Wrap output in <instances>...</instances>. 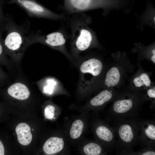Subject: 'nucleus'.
<instances>
[{"mask_svg":"<svg viewBox=\"0 0 155 155\" xmlns=\"http://www.w3.org/2000/svg\"><path fill=\"white\" fill-rule=\"evenodd\" d=\"M113 120L117 154L131 155L134 146L138 144L141 120L135 117Z\"/></svg>","mask_w":155,"mask_h":155,"instance_id":"obj_1","label":"nucleus"},{"mask_svg":"<svg viewBox=\"0 0 155 155\" xmlns=\"http://www.w3.org/2000/svg\"><path fill=\"white\" fill-rule=\"evenodd\" d=\"M143 95L141 92L130 90L119 92L109 108L110 117L114 120L136 117L144 101Z\"/></svg>","mask_w":155,"mask_h":155,"instance_id":"obj_2","label":"nucleus"},{"mask_svg":"<svg viewBox=\"0 0 155 155\" xmlns=\"http://www.w3.org/2000/svg\"><path fill=\"white\" fill-rule=\"evenodd\" d=\"M7 34L3 42L7 55L15 61H19L26 48L29 45L28 36L13 22L9 23Z\"/></svg>","mask_w":155,"mask_h":155,"instance_id":"obj_3","label":"nucleus"},{"mask_svg":"<svg viewBox=\"0 0 155 155\" xmlns=\"http://www.w3.org/2000/svg\"><path fill=\"white\" fill-rule=\"evenodd\" d=\"M89 22L88 19L83 15L75 19L71 23L72 44L77 52L87 49L94 41V35L88 26Z\"/></svg>","mask_w":155,"mask_h":155,"instance_id":"obj_4","label":"nucleus"},{"mask_svg":"<svg viewBox=\"0 0 155 155\" xmlns=\"http://www.w3.org/2000/svg\"><path fill=\"white\" fill-rule=\"evenodd\" d=\"M9 3L19 6L30 16L56 20L65 18L63 14H59L55 13L35 0H10Z\"/></svg>","mask_w":155,"mask_h":155,"instance_id":"obj_5","label":"nucleus"},{"mask_svg":"<svg viewBox=\"0 0 155 155\" xmlns=\"http://www.w3.org/2000/svg\"><path fill=\"white\" fill-rule=\"evenodd\" d=\"M66 36L61 30L45 35L32 34L28 36L29 43L30 45L35 43H40L66 54L65 47Z\"/></svg>","mask_w":155,"mask_h":155,"instance_id":"obj_6","label":"nucleus"},{"mask_svg":"<svg viewBox=\"0 0 155 155\" xmlns=\"http://www.w3.org/2000/svg\"><path fill=\"white\" fill-rule=\"evenodd\" d=\"M64 8L69 13L83 12L97 8H106L115 4V0H64Z\"/></svg>","mask_w":155,"mask_h":155,"instance_id":"obj_7","label":"nucleus"},{"mask_svg":"<svg viewBox=\"0 0 155 155\" xmlns=\"http://www.w3.org/2000/svg\"><path fill=\"white\" fill-rule=\"evenodd\" d=\"M95 125L94 133L105 150L110 153L115 148V133L113 127L103 123Z\"/></svg>","mask_w":155,"mask_h":155,"instance_id":"obj_8","label":"nucleus"},{"mask_svg":"<svg viewBox=\"0 0 155 155\" xmlns=\"http://www.w3.org/2000/svg\"><path fill=\"white\" fill-rule=\"evenodd\" d=\"M138 144L142 147L146 146L155 147L154 120H141Z\"/></svg>","mask_w":155,"mask_h":155,"instance_id":"obj_9","label":"nucleus"},{"mask_svg":"<svg viewBox=\"0 0 155 155\" xmlns=\"http://www.w3.org/2000/svg\"><path fill=\"white\" fill-rule=\"evenodd\" d=\"M103 68L102 63L96 58H91L83 62L80 68L82 84L85 85L89 77L92 76V79L98 77L101 73Z\"/></svg>","mask_w":155,"mask_h":155,"instance_id":"obj_10","label":"nucleus"},{"mask_svg":"<svg viewBox=\"0 0 155 155\" xmlns=\"http://www.w3.org/2000/svg\"><path fill=\"white\" fill-rule=\"evenodd\" d=\"M119 92L114 88H106L90 100L91 106L99 109L112 101Z\"/></svg>","mask_w":155,"mask_h":155,"instance_id":"obj_11","label":"nucleus"},{"mask_svg":"<svg viewBox=\"0 0 155 155\" xmlns=\"http://www.w3.org/2000/svg\"><path fill=\"white\" fill-rule=\"evenodd\" d=\"M131 84L129 90L136 92L146 90L152 86L149 74L144 72L135 75L132 79Z\"/></svg>","mask_w":155,"mask_h":155,"instance_id":"obj_12","label":"nucleus"},{"mask_svg":"<svg viewBox=\"0 0 155 155\" xmlns=\"http://www.w3.org/2000/svg\"><path fill=\"white\" fill-rule=\"evenodd\" d=\"M122 71L117 66L111 67L107 72L104 81L106 88L117 86L120 82L122 77Z\"/></svg>","mask_w":155,"mask_h":155,"instance_id":"obj_13","label":"nucleus"},{"mask_svg":"<svg viewBox=\"0 0 155 155\" xmlns=\"http://www.w3.org/2000/svg\"><path fill=\"white\" fill-rule=\"evenodd\" d=\"M8 94L14 98L24 100L27 99L30 93L27 87L22 83L17 82L10 86L7 89Z\"/></svg>","mask_w":155,"mask_h":155,"instance_id":"obj_14","label":"nucleus"},{"mask_svg":"<svg viewBox=\"0 0 155 155\" xmlns=\"http://www.w3.org/2000/svg\"><path fill=\"white\" fill-rule=\"evenodd\" d=\"M64 146L63 139L57 137H52L48 139L44 143L43 150L45 154L52 155L61 151Z\"/></svg>","mask_w":155,"mask_h":155,"instance_id":"obj_15","label":"nucleus"},{"mask_svg":"<svg viewBox=\"0 0 155 155\" xmlns=\"http://www.w3.org/2000/svg\"><path fill=\"white\" fill-rule=\"evenodd\" d=\"M16 132L17 135V139L20 144L27 146L31 143L32 135L29 126L24 123L19 124L16 128Z\"/></svg>","mask_w":155,"mask_h":155,"instance_id":"obj_16","label":"nucleus"},{"mask_svg":"<svg viewBox=\"0 0 155 155\" xmlns=\"http://www.w3.org/2000/svg\"><path fill=\"white\" fill-rule=\"evenodd\" d=\"M85 154L87 155H99L106 154V153L103 148L99 144L96 142H90L84 147Z\"/></svg>","mask_w":155,"mask_h":155,"instance_id":"obj_17","label":"nucleus"},{"mask_svg":"<svg viewBox=\"0 0 155 155\" xmlns=\"http://www.w3.org/2000/svg\"><path fill=\"white\" fill-rule=\"evenodd\" d=\"M84 127L83 122L80 119L75 121L72 123L70 131L71 137L75 139L78 138L81 135Z\"/></svg>","mask_w":155,"mask_h":155,"instance_id":"obj_18","label":"nucleus"},{"mask_svg":"<svg viewBox=\"0 0 155 155\" xmlns=\"http://www.w3.org/2000/svg\"><path fill=\"white\" fill-rule=\"evenodd\" d=\"M146 90V93L143 95L144 100V101L146 100H151L152 101V108H154L155 107V87L152 86Z\"/></svg>","mask_w":155,"mask_h":155,"instance_id":"obj_19","label":"nucleus"},{"mask_svg":"<svg viewBox=\"0 0 155 155\" xmlns=\"http://www.w3.org/2000/svg\"><path fill=\"white\" fill-rule=\"evenodd\" d=\"M155 147L146 146L137 151H133L131 155H155Z\"/></svg>","mask_w":155,"mask_h":155,"instance_id":"obj_20","label":"nucleus"},{"mask_svg":"<svg viewBox=\"0 0 155 155\" xmlns=\"http://www.w3.org/2000/svg\"><path fill=\"white\" fill-rule=\"evenodd\" d=\"M7 56L4 49L3 42L0 40V63L8 66L9 62Z\"/></svg>","mask_w":155,"mask_h":155,"instance_id":"obj_21","label":"nucleus"},{"mask_svg":"<svg viewBox=\"0 0 155 155\" xmlns=\"http://www.w3.org/2000/svg\"><path fill=\"white\" fill-rule=\"evenodd\" d=\"M55 111V108L53 105H48L46 106L44 110L45 118L48 119H52L54 118Z\"/></svg>","mask_w":155,"mask_h":155,"instance_id":"obj_22","label":"nucleus"},{"mask_svg":"<svg viewBox=\"0 0 155 155\" xmlns=\"http://www.w3.org/2000/svg\"><path fill=\"white\" fill-rule=\"evenodd\" d=\"M56 84V82L53 79H49L47 80L46 82V85L44 88V92L45 93L51 94Z\"/></svg>","mask_w":155,"mask_h":155,"instance_id":"obj_23","label":"nucleus"},{"mask_svg":"<svg viewBox=\"0 0 155 155\" xmlns=\"http://www.w3.org/2000/svg\"><path fill=\"white\" fill-rule=\"evenodd\" d=\"M0 63V83L4 80L5 77V75L2 69Z\"/></svg>","mask_w":155,"mask_h":155,"instance_id":"obj_24","label":"nucleus"},{"mask_svg":"<svg viewBox=\"0 0 155 155\" xmlns=\"http://www.w3.org/2000/svg\"><path fill=\"white\" fill-rule=\"evenodd\" d=\"M5 154V150L4 146L0 140V155H4Z\"/></svg>","mask_w":155,"mask_h":155,"instance_id":"obj_25","label":"nucleus"},{"mask_svg":"<svg viewBox=\"0 0 155 155\" xmlns=\"http://www.w3.org/2000/svg\"><path fill=\"white\" fill-rule=\"evenodd\" d=\"M152 55L151 57V60L152 62L155 63V49H153L152 51Z\"/></svg>","mask_w":155,"mask_h":155,"instance_id":"obj_26","label":"nucleus"}]
</instances>
